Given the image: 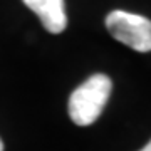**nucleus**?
Returning a JSON list of instances; mask_svg holds the SVG:
<instances>
[{
  "label": "nucleus",
  "instance_id": "obj_4",
  "mask_svg": "<svg viewBox=\"0 0 151 151\" xmlns=\"http://www.w3.org/2000/svg\"><path fill=\"white\" fill-rule=\"evenodd\" d=\"M139 151H151V141L145 146V148H143V150H139Z\"/></svg>",
  "mask_w": 151,
  "mask_h": 151
},
{
  "label": "nucleus",
  "instance_id": "obj_1",
  "mask_svg": "<svg viewBox=\"0 0 151 151\" xmlns=\"http://www.w3.org/2000/svg\"><path fill=\"white\" fill-rule=\"evenodd\" d=\"M113 91V82L106 74H94L70 92L69 118L77 126H89L96 121Z\"/></svg>",
  "mask_w": 151,
  "mask_h": 151
},
{
  "label": "nucleus",
  "instance_id": "obj_5",
  "mask_svg": "<svg viewBox=\"0 0 151 151\" xmlns=\"http://www.w3.org/2000/svg\"><path fill=\"white\" fill-rule=\"evenodd\" d=\"M0 151H4V141L0 139Z\"/></svg>",
  "mask_w": 151,
  "mask_h": 151
},
{
  "label": "nucleus",
  "instance_id": "obj_2",
  "mask_svg": "<svg viewBox=\"0 0 151 151\" xmlns=\"http://www.w3.org/2000/svg\"><path fill=\"white\" fill-rule=\"evenodd\" d=\"M106 29L116 40L136 52L151 50V20L138 14L113 10L106 17Z\"/></svg>",
  "mask_w": 151,
  "mask_h": 151
},
{
  "label": "nucleus",
  "instance_id": "obj_3",
  "mask_svg": "<svg viewBox=\"0 0 151 151\" xmlns=\"http://www.w3.org/2000/svg\"><path fill=\"white\" fill-rule=\"evenodd\" d=\"M22 2L34 14H37L47 32L60 34L67 27L64 0H22Z\"/></svg>",
  "mask_w": 151,
  "mask_h": 151
}]
</instances>
